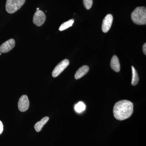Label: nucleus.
I'll use <instances>...</instances> for the list:
<instances>
[{
  "label": "nucleus",
  "instance_id": "obj_14",
  "mask_svg": "<svg viewBox=\"0 0 146 146\" xmlns=\"http://www.w3.org/2000/svg\"><path fill=\"white\" fill-rule=\"evenodd\" d=\"M86 109V106L83 102H80L75 106V110L76 112L78 113H81Z\"/></svg>",
  "mask_w": 146,
  "mask_h": 146
},
{
  "label": "nucleus",
  "instance_id": "obj_3",
  "mask_svg": "<svg viewBox=\"0 0 146 146\" xmlns=\"http://www.w3.org/2000/svg\"><path fill=\"white\" fill-rule=\"evenodd\" d=\"M26 0H7L6 3V10L7 13H13L23 5Z\"/></svg>",
  "mask_w": 146,
  "mask_h": 146
},
{
  "label": "nucleus",
  "instance_id": "obj_10",
  "mask_svg": "<svg viewBox=\"0 0 146 146\" xmlns=\"http://www.w3.org/2000/svg\"><path fill=\"white\" fill-rule=\"evenodd\" d=\"M110 66L112 70L117 72L120 71V64L119 58L116 55L113 56L111 59Z\"/></svg>",
  "mask_w": 146,
  "mask_h": 146
},
{
  "label": "nucleus",
  "instance_id": "obj_4",
  "mask_svg": "<svg viewBox=\"0 0 146 146\" xmlns=\"http://www.w3.org/2000/svg\"><path fill=\"white\" fill-rule=\"evenodd\" d=\"M70 61L68 59H65L62 60L54 69L52 72V76L56 78L59 76L68 67Z\"/></svg>",
  "mask_w": 146,
  "mask_h": 146
},
{
  "label": "nucleus",
  "instance_id": "obj_18",
  "mask_svg": "<svg viewBox=\"0 0 146 146\" xmlns=\"http://www.w3.org/2000/svg\"><path fill=\"white\" fill-rule=\"evenodd\" d=\"M37 9V10H39V8H37V9Z\"/></svg>",
  "mask_w": 146,
  "mask_h": 146
},
{
  "label": "nucleus",
  "instance_id": "obj_11",
  "mask_svg": "<svg viewBox=\"0 0 146 146\" xmlns=\"http://www.w3.org/2000/svg\"><path fill=\"white\" fill-rule=\"evenodd\" d=\"M49 119V118L48 117H44L42 119L41 121H39L36 123L34 127L35 130L37 132H39L42 130V128L46 124L47 122Z\"/></svg>",
  "mask_w": 146,
  "mask_h": 146
},
{
  "label": "nucleus",
  "instance_id": "obj_12",
  "mask_svg": "<svg viewBox=\"0 0 146 146\" xmlns=\"http://www.w3.org/2000/svg\"><path fill=\"white\" fill-rule=\"evenodd\" d=\"M131 69H132V74L131 84L133 86H136L139 82V76H138L137 71L133 66H131Z\"/></svg>",
  "mask_w": 146,
  "mask_h": 146
},
{
  "label": "nucleus",
  "instance_id": "obj_19",
  "mask_svg": "<svg viewBox=\"0 0 146 146\" xmlns=\"http://www.w3.org/2000/svg\"><path fill=\"white\" fill-rule=\"evenodd\" d=\"M0 55H1V53H0Z\"/></svg>",
  "mask_w": 146,
  "mask_h": 146
},
{
  "label": "nucleus",
  "instance_id": "obj_9",
  "mask_svg": "<svg viewBox=\"0 0 146 146\" xmlns=\"http://www.w3.org/2000/svg\"><path fill=\"white\" fill-rule=\"evenodd\" d=\"M89 70V67L87 65H84L78 70L75 75V78L78 80L81 78L88 72Z\"/></svg>",
  "mask_w": 146,
  "mask_h": 146
},
{
  "label": "nucleus",
  "instance_id": "obj_5",
  "mask_svg": "<svg viewBox=\"0 0 146 146\" xmlns=\"http://www.w3.org/2000/svg\"><path fill=\"white\" fill-rule=\"evenodd\" d=\"M46 16L44 13L41 10L36 11L33 17V23L37 27L42 26L44 23Z\"/></svg>",
  "mask_w": 146,
  "mask_h": 146
},
{
  "label": "nucleus",
  "instance_id": "obj_7",
  "mask_svg": "<svg viewBox=\"0 0 146 146\" xmlns=\"http://www.w3.org/2000/svg\"><path fill=\"white\" fill-rule=\"evenodd\" d=\"M15 46V41L14 39H11L6 42L3 43L0 46V52L1 53L8 52L11 50L13 49Z\"/></svg>",
  "mask_w": 146,
  "mask_h": 146
},
{
  "label": "nucleus",
  "instance_id": "obj_8",
  "mask_svg": "<svg viewBox=\"0 0 146 146\" xmlns=\"http://www.w3.org/2000/svg\"><path fill=\"white\" fill-rule=\"evenodd\" d=\"M113 20V16L111 14H108L105 17L102 25V30L104 33H106L109 31L112 26Z\"/></svg>",
  "mask_w": 146,
  "mask_h": 146
},
{
  "label": "nucleus",
  "instance_id": "obj_17",
  "mask_svg": "<svg viewBox=\"0 0 146 146\" xmlns=\"http://www.w3.org/2000/svg\"><path fill=\"white\" fill-rule=\"evenodd\" d=\"M143 51L145 55L146 54V44L145 43L143 46Z\"/></svg>",
  "mask_w": 146,
  "mask_h": 146
},
{
  "label": "nucleus",
  "instance_id": "obj_1",
  "mask_svg": "<svg viewBox=\"0 0 146 146\" xmlns=\"http://www.w3.org/2000/svg\"><path fill=\"white\" fill-rule=\"evenodd\" d=\"M133 103L129 101L123 100L115 104L113 108V114L117 119L123 121L128 119L133 112Z\"/></svg>",
  "mask_w": 146,
  "mask_h": 146
},
{
  "label": "nucleus",
  "instance_id": "obj_15",
  "mask_svg": "<svg viewBox=\"0 0 146 146\" xmlns=\"http://www.w3.org/2000/svg\"><path fill=\"white\" fill-rule=\"evenodd\" d=\"M84 5L86 9H90L93 5V0H83Z\"/></svg>",
  "mask_w": 146,
  "mask_h": 146
},
{
  "label": "nucleus",
  "instance_id": "obj_16",
  "mask_svg": "<svg viewBox=\"0 0 146 146\" xmlns=\"http://www.w3.org/2000/svg\"><path fill=\"white\" fill-rule=\"evenodd\" d=\"M3 131V125L2 122L0 121V135L2 133Z\"/></svg>",
  "mask_w": 146,
  "mask_h": 146
},
{
  "label": "nucleus",
  "instance_id": "obj_13",
  "mask_svg": "<svg viewBox=\"0 0 146 146\" xmlns=\"http://www.w3.org/2000/svg\"><path fill=\"white\" fill-rule=\"evenodd\" d=\"M74 19H71L69 20V21L67 22H65L61 25L60 27H59V30L60 31H63V30L72 27V26L73 24H74Z\"/></svg>",
  "mask_w": 146,
  "mask_h": 146
},
{
  "label": "nucleus",
  "instance_id": "obj_2",
  "mask_svg": "<svg viewBox=\"0 0 146 146\" xmlns=\"http://www.w3.org/2000/svg\"><path fill=\"white\" fill-rule=\"evenodd\" d=\"M131 19L134 23L138 25L146 24V9L139 7L135 9L131 13Z\"/></svg>",
  "mask_w": 146,
  "mask_h": 146
},
{
  "label": "nucleus",
  "instance_id": "obj_6",
  "mask_svg": "<svg viewBox=\"0 0 146 146\" xmlns=\"http://www.w3.org/2000/svg\"><path fill=\"white\" fill-rule=\"evenodd\" d=\"M29 107V101L26 95L22 96L18 102V107L21 112H24L28 110Z\"/></svg>",
  "mask_w": 146,
  "mask_h": 146
}]
</instances>
